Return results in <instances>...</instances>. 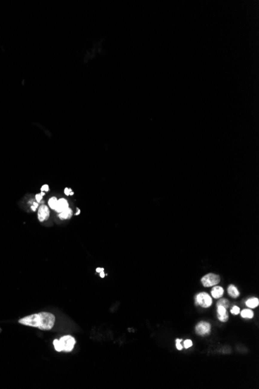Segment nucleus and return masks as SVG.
<instances>
[{
    "instance_id": "dca6fc26",
    "label": "nucleus",
    "mask_w": 259,
    "mask_h": 389,
    "mask_svg": "<svg viewBox=\"0 0 259 389\" xmlns=\"http://www.w3.org/2000/svg\"><path fill=\"white\" fill-rule=\"evenodd\" d=\"M231 313H232L233 315H237L240 313V308L237 306H234L231 309Z\"/></svg>"
},
{
    "instance_id": "ddd939ff",
    "label": "nucleus",
    "mask_w": 259,
    "mask_h": 389,
    "mask_svg": "<svg viewBox=\"0 0 259 389\" xmlns=\"http://www.w3.org/2000/svg\"><path fill=\"white\" fill-rule=\"evenodd\" d=\"M240 315H241V317L244 318V319H252L254 317V313L252 310H250V309H244L243 311H241L240 313Z\"/></svg>"
},
{
    "instance_id": "cd10ccee",
    "label": "nucleus",
    "mask_w": 259,
    "mask_h": 389,
    "mask_svg": "<svg viewBox=\"0 0 259 389\" xmlns=\"http://www.w3.org/2000/svg\"><path fill=\"white\" fill-rule=\"evenodd\" d=\"M73 194H74V193H73V192H71V193H70V196H71V195H73Z\"/></svg>"
},
{
    "instance_id": "b1692460",
    "label": "nucleus",
    "mask_w": 259,
    "mask_h": 389,
    "mask_svg": "<svg viewBox=\"0 0 259 389\" xmlns=\"http://www.w3.org/2000/svg\"><path fill=\"white\" fill-rule=\"evenodd\" d=\"M100 277H101L102 278H103V277H105V273H104V272H103V271L100 272Z\"/></svg>"
},
{
    "instance_id": "aec40b11",
    "label": "nucleus",
    "mask_w": 259,
    "mask_h": 389,
    "mask_svg": "<svg viewBox=\"0 0 259 389\" xmlns=\"http://www.w3.org/2000/svg\"><path fill=\"white\" fill-rule=\"evenodd\" d=\"M42 198H43V196H41V195H40V193L36 195V201H37V203L41 202V200H42Z\"/></svg>"
},
{
    "instance_id": "393cba45",
    "label": "nucleus",
    "mask_w": 259,
    "mask_h": 389,
    "mask_svg": "<svg viewBox=\"0 0 259 389\" xmlns=\"http://www.w3.org/2000/svg\"><path fill=\"white\" fill-rule=\"evenodd\" d=\"M31 209H32L33 211H35L36 210V208H35V207L33 206V205H32V206H31Z\"/></svg>"
},
{
    "instance_id": "a878e982",
    "label": "nucleus",
    "mask_w": 259,
    "mask_h": 389,
    "mask_svg": "<svg viewBox=\"0 0 259 389\" xmlns=\"http://www.w3.org/2000/svg\"><path fill=\"white\" fill-rule=\"evenodd\" d=\"M40 195H41V196H44V195H45V192H43V191H41Z\"/></svg>"
},
{
    "instance_id": "412c9836",
    "label": "nucleus",
    "mask_w": 259,
    "mask_h": 389,
    "mask_svg": "<svg viewBox=\"0 0 259 389\" xmlns=\"http://www.w3.org/2000/svg\"><path fill=\"white\" fill-rule=\"evenodd\" d=\"M71 192V189H68V188H65V193L67 195V196L70 195Z\"/></svg>"
},
{
    "instance_id": "9d476101",
    "label": "nucleus",
    "mask_w": 259,
    "mask_h": 389,
    "mask_svg": "<svg viewBox=\"0 0 259 389\" xmlns=\"http://www.w3.org/2000/svg\"><path fill=\"white\" fill-rule=\"evenodd\" d=\"M58 216L61 219H69L72 216V211L70 208H68L64 211L59 213Z\"/></svg>"
},
{
    "instance_id": "bb28decb",
    "label": "nucleus",
    "mask_w": 259,
    "mask_h": 389,
    "mask_svg": "<svg viewBox=\"0 0 259 389\" xmlns=\"http://www.w3.org/2000/svg\"><path fill=\"white\" fill-rule=\"evenodd\" d=\"M79 213H80V211L78 210V212H77V213L75 214H76V215H78V214H79Z\"/></svg>"
},
{
    "instance_id": "f257e3e1",
    "label": "nucleus",
    "mask_w": 259,
    "mask_h": 389,
    "mask_svg": "<svg viewBox=\"0 0 259 389\" xmlns=\"http://www.w3.org/2000/svg\"><path fill=\"white\" fill-rule=\"evenodd\" d=\"M19 323L23 326L38 328L41 330L51 329L55 323V316L49 312H40L28 315L19 319Z\"/></svg>"
},
{
    "instance_id": "2eb2a0df",
    "label": "nucleus",
    "mask_w": 259,
    "mask_h": 389,
    "mask_svg": "<svg viewBox=\"0 0 259 389\" xmlns=\"http://www.w3.org/2000/svg\"><path fill=\"white\" fill-rule=\"evenodd\" d=\"M229 305H230V304H229V302L227 299L220 300L219 302H217V305H221V306H223V307L226 308L229 307Z\"/></svg>"
},
{
    "instance_id": "a211bd4d",
    "label": "nucleus",
    "mask_w": 259,
    "mask_h": 389,
    "mask_svg": "<svg viewBox=\"0 0 259 389\" xmlns=\"http://www.w3.org/2000/svg\"><path fill=\"white\" fill-rule=\"evenodd\" d=\"M181 342H182L181 339H177V340H176V348H177L179 350H182V346L181 344Z\"/></svg>"
},
{
    "instance_id": "4468645a",
    "label": "nucleus",
    "mask_w": 259,
    "mask_h": 389,
    "mask_svg": "<svg viewBox=\"0 0 259 389\" xmlns=\"http://www.w3.org/2000/svg\"><path fill=\"white\" fill-rule=\"evenodd\" d=\"M57 199L56 198L55 196H53L50 199L49 201H48V205L50 206V208L54 210L56 208V205H57Z\"/></svg>"
},
{
    "instance_id": "423d86ee",
    "label": "nucleus",
    "mask_w": 259,
    "mask_h": 389,
    "mask_svg": "<svg viewBox=\"0 0 259 389\" xmlns=\"http://www.w3.org/2000/svg\"><path fill=\"white\" fill-rule=\"evenodd\" d=\"M50 216V211L48 206L41 205L38 210V219L39 221L43 222L48 219Z\"/></svg>"
},
{
    "instance_id": "7ed1b4c3",
    "label": "nucleus",
    "mask_w": 259,
    "mask_h": 389,
    "mask_svg": "<svg viewBox=\"0 0 259 389\" xmlns=\"http://www.w3.org/2000/svg\"><path fill=\"white\" fill-rule=\"evenodd\" d=\"M220 279L218 275L214 274V273H209V274L205 275L202 277L201 282L204 287H209L214 286V285L218 284L220 283Z\"/></svg>"
},
{
    "instance_id": "20e7f679",
    "label": "nucleus",
    "mask_w": 259,
    "mask_h": 389,
    "mask_svg": "<svg viewBox=\"0 0 259 389\" xmlns=\"http://www.w3.org/2000/svg\"><path fill=\"white\" fill-rule=\"evenodd\" d=\"M213 301L207 293L202 292L196 296V304L202 308H209L212 305Z\"/></svg>"
},
{
    "instance_id": "f8f14e48",
    "label": "nucleus",
    "mask_w": 259,
    "mask_h": 389,
    "mask_svg": "<svg viewBox=\"0 0 259 389\" xmlns=\"http://www.w3.org/2000/svg\"><path fill=\"white\" fill-rule=\"evenodd\" d=\"M228 290V294L234 298H237L238 296H239V294H240L236 287L234 286V285H230V286L228 287V290Z\"/></svg>"
},
{
    "instance_id": "9b49d317",
    "label": "nucleus",
    "mask_w": 259,
    "mask_h": 389,
    "mask_svg": "<svg viewBox=\"0 0 259 389\" xmlns=\"http://www.w3.org/2000/svg\"><path fill=\"white\" fill-rule=\"evenodd\" d=\"M259 305V301L257 298H252L248 299L247 302H246V305L248 306V308H257Z\"/></svg>"
},
{
    "instance_id": "f03ea898",
    "label": "nucleus",
    "mask_w": 259,
    "mask_h": 389,
    "mask_svg": "<svg viewBox=\"0 0 259 389\" xmlns=\"http://www.w3.org/2000/svg\"><path fill=\"white\" fill-rule=\"evenodd\" d=\"M75 340L71 336H65L60 340H54L53 342L54 346L57 352H71L75 345Z\"/></svg>"
},
{
    "instance_id": "39448f33",
    "label": "nucleus",
    "mask_w": 259,
    "mask_h": 389,
    "mask_svg": "<svg viewBox=\"0 0 259 389\" xmlns=\"http://www.w3.org/2000/svg\"><path fill=\"white\" fill-rule=\"evenodd\" d=\"M211 326L206 322H200L196 327V333L199 336H206L210 332Z\"/></svg>"
},
{
    "instance_id": "4be33fe9",
    "label": "nucleus",
    "mask_w": 259,
    "mask_h": 389,
    "mask_svg": "<svg viewBox=\"0 0 259 389\" xmlns=\"http://www.w3.org/2000/svg\"><path fill=\"white\" fill-rule=\"evenodd\" d=\"M102 271H103V268H97V269H96V272H98V273H100V272H102Z\"/></svg>"
},
{
    "instance_id": "5701e85b",
    "label": "nucleus",
    "mask_w": 259,
    "mask_h": 389,
    "mask_svg": "<svg viewBox=\"0 0 259 389\" xmlns=\"http://www.w3.org/2000/svg\"><path fill=\"white\" fill-rule=\"evenodd\" d=\"M33 206H34L36 208H38L39 204H38V203H37V202H33Z\"/></svg>"
},
{
    "instance_id": "6ab92c4d",
    "label": "nucleus",
    "mask_w": 259,
    "mask_h": 389,
    "mask_svg": "<svg viewBox=\"0 0 259 389\" xmlns=\"http://www.w3.org/2000/svg\"><path fill=\"white\" fill-rule=\"evenodd\" d=\"M41 191H43V192H48V191H49V187H48V185L45 184V185L42 186Z\"/></svg>"
},
{
    "instance_id": "f3484780",
    "label": "nucleus",
    "mask_w": 259,
    "mask_h": 389,
    "mask_svg": "<svg viewBox=\"0 0 259 389\" xmlns=\"http://www.w3.org/2000/svg\"><path fill=\"white\" fill-rule=\"evenodd\" d=\"M193 346V342L191 341L190 340H186L185 342H184V346H185V349H188L189 347H191Z\"/></svg>"
},
{
    "instance_id": "1a4fd4ad",
    "label": "nucleus",
    "mask_w": 259,
    "mask_h": 389,
    "mask_svg": "<svg viewBox=\"0 0 259 389\" xmlns=\"http://www.w3.org/2000/svg\"><path fill=\"white\" fill-rule=\"evenodd\" d=\"M223 289L221 287L216 286L211 290V294L214 298H221L223 294Z\"/></svg>"
},
{
    "instance_id": "0eeeda50",
    "label": "nucleus",
    "mask_w": 259,
    "mask_h": 389,
    "mask_svg": "<svg viewBox=\"0 0 259 389\" xmlns=\"http://www.w3.org/2000/svg\"><path fill=\"white\" fill-rule=\"evenodd\" d=\"M217 315H218V319L220 322L225 323L228 320V314H227V308L221 305H217Z\"/></svg>"
},
{
    "instance_id": "6e6552de",
    "label": "nucleus",
    "mask_w": 259,
    "mask_h": 389,
    "mask_svg": "<svg viewBox=\"0 0 259 389\" xmlns=\"http://www.w3.org/2000/svg\"><path fill=\"white\" fill-rule=\"evenodd\" d=\"M68 208H69V205L66 199L61 198L59 199V200H57V205H56V208L54 210H55L57 213H61V212L64 211H65V209H67Z\"/></svg>"
}]
</instances>
